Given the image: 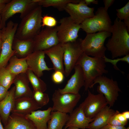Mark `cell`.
I'll return each mask as SVG.
<instances>
[{"instance_id":"f35d334b","label":"cell","mask_w":129,"mask_h":129,"mask_svg":"<svg viewBox=\"0 0 129 129\" xmlns=\"http://www.w3.org/2000/svg\"><path fill=\"white\" fill-rule=\"evenodd\" d=\"M103 1L104 5V8L106 11H108L109 8L113 4L115 0H103Z\"/></svg>"},{"instance_id":"ba28073f","label":"cell","mask_w":129,"mask_h":129,"mask_svg":"<svg viewBox=\"0 0 129 129\" xmlns=\"http://www.w3.org/2000/svg\"><path fill=\"white\" fill-rule=\"evenodd\" d=\"M97 83L99 84L97 87V92L104 95L110 107L113 106L118 99L119 92H121L117 81L113 80L112 78L110 79L102 75L94 81L91 88Z\"/></svg>"},{"instance_id":"44dd1931","label":"cell","mask_w":129,"mask_h":129,"mask_svg":"<svg viewBox=\"0 0 129 129\" xmlns=\"http://www.w3.org/2000/svg\"><path fill=\"white\" fill-rule=\"evenodd\" d=\"M34 47L33 39H22L14 38L12 48L15 52L14 55L19 58L27 57L33 52Z\"/></svg>"},{"instance_id":"4dcf8cb0","label":"cell","mask_w":129,"mask_h":129,"mask_svg":"<svg viewBox=\"0 0 129 129\" xmlns=\"http://www.w3.org/2000/svg\"><path fill=\"white\" fill-rule=\"evenodd\" d=\"M32 97L41 108L47 105L49 100L47 94L38 91L33 90L32 91Z\"/></svg>"},{"instance_id":"f546056e","label":"cell","mask_w":129,"mask_h":129,"mask_svg":"<svg viewBox=\"0 0 129 129\" xmlns=\"http://www.w3.org/2000/svg\"><path fill=\"white\" fill-rule=\"evenodd\" d=\"M16 75L11 73L5 67H0V85L7 89L13 83Z\"/></svg>"},{"instance_id":"b9f144b4","label":"cell","mask_w":129,"mask_h":129,"mask_svg":"<svg viewBox=\"0 0 129 129\" xmlns=\"http://www.w3.org/2000/svg\"><path fill=\"white\" fill-rule=\"evenodd\" d=\"M122 113L124 117L127 120H128L129 119V111H125Z\"/></svg>"},{"instance_id":"ffe728a7","label":"cell","mask_w":129,"mask_h":129,"mask_svg":"<svg viewBox=\"0 0 129 129\" xmlns=\"http://www.w3.org/2000/svg\"><path fill=\"white\" fill-rule=\"evenodd\" d=\"M29 81L26 73L16 75L13 83L15 90V99L24 97H32V91L29 86Z\"/></svg>"},{"instance_id":"e575fe53","label":"cell","mask_w":129,"mask_h":129,"mask_svg":"<svg viewBox=\"0 0 129 129\" xmlns=\"http://www.w3.org/2000/svg\"><path fill=\"white\" fill-rule=\"evenodd\" d=\"M57 21L55 18L52 16L46 15L42 17V27L46 26L50 27L56 26Z\"/></svg>"},{"instance_id":"8fae6325","label":"cell","mask_w":129,"mask_h":129,"mask_svg":"<svg viewBox=\"0 0 129 129\" xmlns=\"http://www.w3.org/2000/svg\"><path fill=\"white\" fill-rule=\"evenodd\" d=\"M82 40L78 38L75 42L65 43L63 63L65 66L64 75L66 77L69 76L83 53L81 46Z\"/></svg>"},{"instance_id":"ab89813d","label":"cell","mask_w":129,"mask_h":129,"mask_svg":"<svg viewBox=\"0 0 129 129\" xmlns=\"http://www.w3.org/2000/svg\"><path fill=\"white\" fill-rule=\"evenodd\" d=\"M11 0H0V15L6 5L10 2Z\"/></svg>"},{"instance_id":"83f0119b","label":"cell","mask_w":129,"mask_h":129,"mask_svg":"<svg viewBox=\"0 0 129 129\" xmlns=\"http://www.w3.org/2000/svg\"><path fill=\"white\" fill-rule=\"evenodd\" d=\"M81 0H32L38 5L42 7H48L52 6L57 8L59 11L64 10L67 4L69 3H77Z\"/></svg>"},{"instance_id":"d4e9b609","label":"cell","mask_w":129,"mask_h":129,"mask_svg":"<svg viewBox=\"0 0 129 129\" xmlns=\"http://www.w3.org/2000/svg\"><path fill=\"white\" fill-rule=\"evenodd\" d=\"M115 111L107 105L100 111L87 128L89 129H100L108 124L111 117Z\"/></svg>"},{"instance_id":"d6a6232c","label":"cell","mask_w":129,"mask_h":129,"mask_svg":"<svg viewBox=\"0 0 129 129\" xmlns=\"http://www.w3.org/2000/svg\"><path fill=\"white\" fill-rule=\"evenodd\" d=\"M117 18L121 21L129 20V1L123 7L116 9Z\"/></svg>"},{"instance_id":"ac0fdd59","label":"cell","mask_w":129,"mask_h":129,"mask_svg":"<svg viewBox=\"0 0 129 129\" xmlns=\"http://www.w3.org/2000/svg\"><path fill=\"white\" fill-rule=\"evenodd\" d=\"M65 48V43H59L44 51L45 54L48 57L53 64V69L54 71H60L64 74L63 56Z\"/></svg>"},{"instance_id":"9c48e42d","label":"cell","mask_w":129,"mask_h":129,"mask_svg":"<svg viewBox=\"0 0 129 129\" xmlns=\"http://www.w3.org/2000/svg\"><path fill=\"white\" fill-rule=\"evenodd\" d=\"M79 93H61L56 90L52 95L53 105L51 112L57 111L67 113H71L80 100Z\"/></svg>"},{"instance_id":"cb8c5ba5","label":"cell","mask_w":129,"mask_h":129,"mask_svg":"<svg viewBox=\"0 0 129 129\" xmlns=\"http://www.w3.org/2000/svg\"><path fill=\"white\" fill-rule=\"evenodd\" d=\"M51 110L52 107H49L46 110L33 111L26 116L32 122L36 129H47Z\"/></svg>"},{"instance_id":"8d00e7d4","label":"cell","mask_w":129,"mask_h":129,"mask_svg":"<svg viewBox=\"0 0 129 129\" xmlns=\"http://www.w3.org/2000/svg\"><path fill=\"white\" fill-rule=\"evenodd\" d=\"M8 91V89L0 85V101L5 97Z\"/></svg>"},{"instance_id":"4fadbf2b","label":"cell","mask_w":129,"mask_h":129,"mask_svg":"<svg viewBox=\"0 0 129 129\" xmlns=\"http://www.w3.org/2000/svg\"><path fill=\"white\" fill-rule=\"evenodd\" d=\"M57 26L46 27L40 31L33 38V51H44L60 43L57 34Z\"/></svg>"},{"instance_id":"7c38bea8","label":"cell","mask_w":129,"mask_h":129,"mask_svg":"<svg viewBox=\"0 0 129 129\" xmlns=\"http://www.w3.org/2000/svg\"><path fill=\"white\" fill-rule=\"evenodd\" d=\"M87 96L80 104L86 116L88 118H94L102 109L108 105L106 99L102 94H94L88 90Z\"/></svg>"},{"instance_id":"1f68e13d","label":"cell","mask_w":129,"mask_h":129,"mask_svg":"<svg viewBox=\"0 0 129 129\" xmlns=\"http://www.w3.org/2000/svg\"><path fill=\"white\" fill-rule=\"evenodd\" d=\"M128 121L122 113L116 110L109 119L108 124L125 126L127 124Z\"/></svg>"},{"instance_id":"6da1fadb","label":"cell","mask_w":129,"mask_h":129,"mask_svg":"<svg viewBox=\"0 0 129 129\" xmlns=\"http://www.w3.org/2000/svg\"><path fill=\"white\" fill-rule=\"evenodd\" d=\"M129 32L124 22L116 18L112 26L111 38L106 45L112 59L129 54Z\"/></svg>"},{"instance_id":"e0dca14e","label":"cell","mask_w":129,"mask_h":129,"mask_svg":"<svg viewBox=\"0 0 129 129\" xmlns=\"http://www.w3.org/2000/svg\"><path fill=\"white\" fill-rule=\"evenodd\" d=\"M94 119L90 118L85 115L81 104L70 114L68 120L64 129L69 127H75L78 129L87 128L89 124Z\"/></svg>"},{"instance_id":"d590c367","label":"cell","mask_w":129,"mask_h":129,"mask_svg":"<svg viewBox=\"0 0 129 129\" xmlns=\"http://www.w3.org/2000/svg\"><path fill=\"white\" fill-rule=\"evenodd\" d=\"M64 74L59 70L54 71L52 75V79L54 82L56 84H59L63 81L64 79Z\"/></svg>"},{"instance_id":"484cf974","label":"cell","mask_w":129,"mask_h":129,"mask_svg":"<svg viewBox=\"0 0 129 129\" xmlns=\"http://www.w3.org/2000/svg\"><path fill=\"white\" fill-rule=\"evenodd\" d=\"M9 62L5 68L16 76L20 73H26L28 69L26 57L19 58L14 55L11 57Z\"/></svg>"},{"instance_id":"9a60e30c","label":"cell","mask_w":129,"mask_h":129,"mask_svg":"<svg viewBox=\"0 0 129 129\" xmlns=\"http://www.w3.org/2000/svg\"><path fill=\"white\" fill-rule=\"evenodd\" d=\"M45 55L44 51L37 50L26 57L28 69L40 77L43 75V71L53 70L52 68H49L47 65L44 60Z\"/></svg>"},{"instance_id":"bcb514c9","label":"cell","mask_w":129,"mask_h":129,"mask_svg":"<svg viewBox=\"0 0 129 129\" xmlns=\"http://www.w3.org/2000/svg\"><path fill=\"white\" fill-rule=\"evenodd\" d=\"M1 15H0V22H1Z\"/></svg>"},{"instance_id":"52a82bcc","label":"cell","mask_w":129,"mask_h":129,"mask_svg":"<svg viewBox=\"0 0 129 129\" xmlns=\"http://www.w3.org/2000/svg\"><path fill=\"white\" fill-rule=\"evenodd\" d=\"M38 5L32 0H11L6 5L1 14L0 30L5 26L6 22L14 15L20 13V17L22 19Z\"/></svg>"},{"instance_id":"277c9868","label":"cell","mask_w":129,"mask_h":129,"mask_svg":"<svg viewBox=\"0 0 129 129\" xmlns=\"http://www.w3.org/2000/svg\"><path fill=\"white\" fill-rule=\"evenodd\" d=\"M111 35V33L106 31L86 34L81 43L83 52L88 56L103 58L107 49L104 43L106 38Z\"/></svg>"},{"instance_id":"d6986e66","label":"cell","mask_w":129,"mask_h":129,"mask_svg":"<svg viewBox=\"0 0 129 129\" xmlns=\"http://www.w3.org/2000/svg\"><path fill=\"white\" fill-rule=\"evenodd\" d=\"M41 108L32 97H24L15 99L12 113L26 116Z\"/></svg>"},{"instance_id":"5bb4252c","label":"cell","mask_w":129,"mask_h":129,"mask_svg":"<svg viewBox=\"0 0 129 129\" xmlns=\"http://www.w3.org/2000/svg\"><path fill=\"white\" fill-rule=\"evenodd\" d=\"M94 10V8L88 7L83 0L77 3H69L64 10L75 23L80 24L86 19L93 17Z\"/></svg>"},{"instance_id":"7dc6e473","label":"cell","mask_w":129,"mask_h":129,"mask_svg":"<svg viewBox=\"0 0 129 129\" xmlns=\"http://www.w3.org/2000/svg\"><path fill=\"white\" fill-rule=\"evenodd\" d=\"M126 129H129V127H128L127 128H126Z\"/></svg>"},{"instance_id":"60d3db41","label":"cell","mask_w":129,"mask_h":129,"mask_svg":"<svg viewBox=\"0 0 129 129\" xmlns=\"http://www.w3.org/2000/svg\"><path fill=\"white\" fill-rule=\"evenodd\" d=\"M85 3L87 5H90L91 4H97L98 1L97 0H83Z\"/></svg>"},{"instance_id":"7a4b0ae2","label":"cell","mask_w":129,"mask_h":129,"mask_svg":"<svg viewBox=\"0 0 129 129\" xmlns=\"http://www.w3.org/2000/svg\"><path fill=\"white\" fill-rule=\"evenodd\" d=\"M104 59L101 57H90L83 53L76 64L81 67L84 74L85 91L91 88L94 81L97 77L107 74L108 71Z\"/></svg>"},{"instance_id":"7402d4cb","label":"cell","mask_w":129,"mask_h":129,"mask_svg":"<svg viewBox=\"0 0 129 129\" xmlns=\"http://www.w3.org/2000/svg\"><path fill=\"white\" fill-rule=\"evenodd\" d=\"M4 129H36L32 122L25 115L12 113L5 125Z\"/></svg>"},{"instance_id":"3957f363","label":"cell","mask_w":129,"mask_h":129,"mask_svg":"<svg viewBox=\"0 0 129 129\" xmlns=\"http://www.w3.org/2000/svg\"><path fill=\"white\" fill-rule=\"evenodd\" d=\"M42 7L38 5L22 19L15 37L22 39H33L39 32L42 27Z\"/></svg>"},{"instance_id":"2e32d148","label":"cell","mask_w":129,"mask_h":129,"mask_svg":"<svg viewBox=\"0 0 129 129\" xmlns=\"http://www.w3.org/2000/svg\"><path fill=\"white\" fill-rule=\"evenodd\" d=\"M75 72L72 75L64 87L58 90L61 93H79L81 88L85 84V80L82 69L80 65L76 64L74 68Z\"/></svg>"},{"instance_id":"74e56055","label":"cell","mask_w":129,"mask_h":129,"mask_svg":"<svg viewBox=\"0 0 129 129\" xmlns=\"http://www.w3.org/2000/svg\"><path fill=\"white\" fill-rule=\"evenodd\" d=\"M125 126H117L107 124L100 129H126Z\"/></svg>"},{"instance_id":"f6af8a7d","label":"cell","mask_w":129,"mask_h":129,"mask_svg":"<svg viewBox=\"0 0 129 129\" xmlns=\"http://www.w3.org/2000/svg\"><path fill=\"white\" fill-rule=\"evenodd\" d=\"M66 129H79L78 128L75 127H69L67 128Z\"/></svg>"},{"instance_id":"ee69618b","label":"cell","mask_w":129,"mask_h":129,"mask_svg":"<svg viewBox=\"0 0 129 129\" xmlns=\"http://www.w3.org/2000/svg\"><path fill=\"white\" fill-rule=\"evenodd\" d=\"M1 120L0 117V129H4L1 122Z\"/></svg>"},{"instance_id":"7bdbcfd3","label":"cell","mask_w":129,"mask_h":129,"mask_svg":"<svg viewBox=\"0 0 129 129\" xmlns=\"http://www.w3.org/2000/svg\"><path fill=\"white\" fill-rule=\"evenodd\" d=\"M2 38L1 35L0 30V56L1 54L2 46Z\"/></svg>"},{"instance_id":"5b68a950","label":"cell","mask_w":129,"mask_h":129,"mask_svg":"<svg viewBox=\"0 0 129 129\" xmlns=\"http://www.w3.org/2000/svg\"><path fill=\"white\" fill-rule=\"evenodd\" d=\"M81 28L87 33L106 31L111 33L112 22L107 11L98 8L94 16L85 19L80 24Z\"/></svg>"},{"instance_id":"8992f818","label":"cell","mask_w":129,"mask_h":129,"mask_svg":"<svg viewBox=\"0 0 129 129\" xmlns=\"http://www.w3.org/2000/svg\"><path fill=\"white\" fill-rule=\"evenodd\" d=\"M18 24L11 20L1 30L2 44L0 56V67H5L11 57L15 54L12 48V43Z\"/></svg>"},{"instance_id":"836d02e7","label":"cell","mask_w":129,"mask_h":129,"mask_svg":"<svg viewBox=\"0 0 129 129\" xmlns=\"http://www.w3.org/2000/svg\"><path fill=\"white\" fill-rule=\"evenodd\" d=\"M103 59L106 63H111L113 65L115 69L120 71L123 74L124 73V72L121 71L117 67V63L119 61H121L126 62L128 64H129V54L126 55L122 58L116 59H110L108 58L106 56Z\"/></svg>"},{"instance_id":"30bf717a","label":"cell","mask_w":129,"mask_h":129,"mask_svg":"<svg viewBox=\"0 0 129 129\" xmlns=\"http://www.w3.org/2000/svg\"><path fill=\"white\" fill-rule=\"evenodd\" d=\"M57 26V36L60 43H65L75 41L81 28L80 24L75 23L69 16L63 18Z\"/></svg>"},{"instance_id":"4316f807","label":"cell","mask_w":129,"mask_h":129,"mask_svg":"<svg viewBox=\"0 0 129 129\" xmlns=\"http://www.w3.org/2000/svg\"><path fill=\"white\" fill-rule=\"evenodd\" d=\"M69 115L57 111L51 112L47 129H63L68 120Z\"/></svg>"},{"instance_id":"f1b7e54d","label":"cell","mask_w":129,"mask_h":129,"mask_svg":"<svg viewBox=\"0 0 129 129\" xmlns=\"http://www.w3.org/2000/svg\"><path fill=\"white\" fill-rule=\"evenodd\" d=\"M26 73L29 82L32 86L33 90L44 92L47 89L46 83L40 77L35 74L30 70L28 69Z\"/></svg>"},{"instance_id":"603a6c76","label":"cell","mask_w":129,"mask_h":129,"mask_svg":"<svg viewBox=\"0 0 129 129\" xmlns=\"http://www.w3.org/2000/svg\"><path fill=\"white\" fill-rule=\"evenodd\" d=\"M15 87L14 86L8 91L5 97L0 101V117L5 125L12 109L15 99Z\"/></svg>"}]
</instances>
